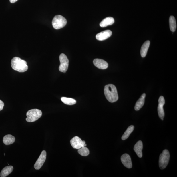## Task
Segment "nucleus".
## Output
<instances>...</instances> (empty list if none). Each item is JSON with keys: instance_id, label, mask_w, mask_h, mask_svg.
Segmentation results:
<instances>
[{"instance_id": "obj_1", "label": "nucleus", "mask_w": 177, "mask_h": 177, "mask_svg": "<svg viewBox=\"0 0 177 177\" xmlns=\"http://www.w3.org/2000/svg\"><path fill=\"white\" fill-rule=\"evenodd\" d=\"M104 93L106 99L110 102H115L118 99L117 89L113 84H109L105 86L104 88Z\"/></svg>"}, {"instance_id": "obj_2", "label": "nucleus", "mask_w": 177, "mask_h": 177, "mask_svg": "<svg viewBox=\"0 0 177 177\" xmlns=\"http://www.w3.org/2000/svg\"><path fill=\"white\" fill-rule=\"evenodd\" d=\"M11 65L15 71L20 73H23L28 70V66L27 62L19 57H13L11 60Z\"/></svg>"}, {"instance_id": "obj_3", "label": "nucleus", "mask_w": 177, "mask_h": 177, "mask_svg": "<svg viewBox=\"0 0 177 177\" xmlns=\"http://www.w3.org/2000/svg\"><path fill=\"white\" fill-rule=\"evenodd\" d=\"M42 112L41 110L38 109L30 110L27 112L26 120L29 122H35L41 117Z\"/></svg>"}, {"instance_id": "obj_4", "label": "nucleus", "mask_w": 177, "mask_h": 177, "mask_svg": "<svg viewBox=\"0 0 177 177\" xmlns=\"http://www.w3.org/2000/svg\"><path fill=\"white\" fill-rule=\"evenodd\" d=\"M170 158L169 152L167 150H163L162 153L160 154L159 158V167L161 169H164L168 164Z\"/></svg>"}, {"instance_id": "obj_5", "label": "nucleus", "mask_w": 177, "mask_h": 177, "mask_svg": "<svg viewBox=\"0 0 177 177\" xmlns=\"http://www.w3.org/2000/svg\"><path fill=\"white\" fill-rule=\"evenodd\" d=\"M67 23L66 19L60 15H56L54 17L52 22L53 27L57 30L64 27Z\"/></svg>"}, {"instance_id": "obj_6", "label": "nucleus", "mask_w": 177, "mask_h": 177, "mask_svg": "<svg viewBox=\"0 0 177 177\" xmlns=\"http://www.w3.org/2000/svg\"><path fill=\"white\" fill-rule=\"evenodd\" d=\"M60 65L59 70L60 72L65 73L68 70L69 61L66 55L64 53H62L59 57Z\"/></svg>"}, {"instance_id": "obj_7", "label": "nucleus", "mask_w": 177, "mask_h": 177, "mask_svg": "<svg viewBox=\"0 0 177 177\" xmlns=\"http://www.w3.org/2000/svg\"><path fill=\"white\" fill-rule=\"evenodd\" d=\"M70 143L73 148L78 150L81 147H86L87 146L85 142L82 141L81 139L77 136L73 137L71 140Z\"/></svg>"}, {"instance_id": "obj_8", "label": "nucleus", "mask_w": 177, "mask_h": 177, "mask_svg": "<svg viewBox=\"0 0 177 177\" xmlns=\"http://www.w3.org/2000/svg\"><path fill=\"white\" fill-rule=\"evenodd\" d=\"M165 104V100L164 97L161 96L158 99V111L159 117L162 120L164 119L165 113L163 106Z\"/></svg>"}, {"instance_id": "obj_9", "label": "nucleus", "mask_w": 177, "mask_h": 177, "mask_svg": "<svg viewBox=\"0 0 177 177\" xmlns=\"http://www.w3.org/2000/svg\"><path fill=\"white\" fill-rule=\"evenodd\" d=\"M46 159V152L43 150L41 152L39 157L37 159L34 165V168L36 170H39L41 168L45 162Z\"/></svg>"}, {"instance_id": "obj_10", "label": "nucleus", "mask_w": 177, "mask_h": 177, "mask_svg": "<svg viewBox=\"0 0 177 177\" xmlns=\"http://www.w3.org/2000/svg\"><path fill=\"white\" fill-rule=\"evenodd\" d=\"M121 161L124 166L130 169L132 167V164L130 156L128 154H125L121 156Z\"/></svg>"}, {"instance_id": "obj_11", "label": "nucleus", "mask_w": 177, "mask_h": 177, "mask_svg": "<svg viewBox=\"0 0 177 177\" xmlns=\"http://www.w3.org/2000/svg\"><path fill=\"white\" fill-rule=\"evenodd\" d=\"M93 64L98 69L104 70L108 68V64L105 60L100 59H95L93 60Z\"/></svg>"}, {"instance_id": "obj_12", "label": "nucleus", "mask_w": 177, "mask_h": 177, "mask_svg": "<svg viewBox=\"0 0 177 177\" xmlns=\"http://www.w3.org/2000/svg\"><path fill=\"white\" fill-rule=\"evenodd\" d=\"M112 35V31L106 30L98 33L96 35V38L99 41H103L110 37Z\"/></svg>"}, {"instance_id": "obj_13", "label": "nucleus", "mask_w": 177, "mask_h": 177, "mask_svg": "<svg viewBox=\"0 0 177 177\" xmlns=\"http://www.w3.org/2000/svg\"><path fill=\"white\" fill-rule=\"evenodd\" d=\"M143 143L142 141H138L134 145V149L136 153L139 157L141 158L142 156V150L143 149Z\"/></svg>"}, {"instance_id": "obj_14", "label": "nucleus", "mask_w": 177, "mask_h": 177, "mask_svg": "<svg viewBox=\"0 0 177 177\" xmlns=\"http://www.w3.org/2000/svg\"><path fill=\"white\" fill-rule=\"evenodd\" d=\"M115 22V20L113 17H108L106 18L100 22V26L102 27H105L107 26L112 25Z\"/></svg>"}, {"instance_id": "obj_15", "label": "nucleus", "mask_w": 177, "mask_h": 177, "mask_svg": "<svg viewBox=\"0 0 177 177\" xmlns=\"http://www.w3.org/2000/svg\"><path fill=\"white\" fill-rule=\"evenodd\" d=\"M145 97L146 94H143L137 102H136L135 106H134V109L135 110H139L143 106L144 104Z\"/></svg>"}, {"instance_id": "obj_16", "label": "nucleus", "mask_w": 177, "mask_h": 177, "mask_svg": "<svg viewBox=\"0 0 177 177\" xmlns=\"http://www.w3.org/2000/svg\"><path fill=\"white\" fill-rule=\"evenodd\" d=\"M150 44V42L149 40H147L143 44L140 50L141 55L142 57H145L146 55Z\"/></svg>"}, {"instance_id": "obj_17", "label": "nucleus", "mask_w": 177, "mask_h": 177, "mask_svg": "<svg viewBox=\"0 0 177 177\" xmlns=\"http://www.w3.org/2000/svg\"><path fill=\"white\" fill-rule=\"evenodd\" d=\"M13 169V167L12 166H9L4 167L1 172L0 176L1 177L7 176L12 172Z\"/></svg>"}, {"instance_id": "obj_18", "label": "nucleus", "mask_w": 177, "mask_h": 177, "mask_svg": "<svg viewBox=\"0 0 177 177\" xmlns=\"http://www.w3.org/2000/svg\"><path fill=\"white\" fill-rule=\"evenodd\" d=\"M15 138L14 136L8 134L4 136L3 138V142L4 144L7 145L13 144L15 142Z\"/></svg>"}, {"instance_id": "obj_19", "label": "nucleus", "mask_w": 177, "mask_h": 177, "mask_svg": "<svg viewBox=\"0 0 177 177\" xmlns=\"http://www.w3.org/2000/svg\"><path fill=\"white\" fill-rule=\"evenodd\" d=\"M169 22L170 30L172 32H175L176 28V20L174 17L173 16L170 17Z\"/></svg>"}, {"instance_id": "obj_20", "label": "nucleus", "mask_w": 177, "mask_h": 177, "mask_svg": "<svg viewBox=\"0 0 177 177\" xmlns=\"http://www.w3.org/2000/svg\"><path fill=\"white\" fill-rule=\"evenodd\" d=\"M134 126L133 125H131L127 129L126 131L122 136V140H125L128 138L130 134L134 131Z\"/></svg>"}, {"instance_id": "obj_21", "label": "nucleus", "mask_w": 177, "mask_h": 177, "mask_svg": "<svg viewBox=\"0 0 177 177\" xmlns=\"http://www.w3.org/2000/svg\"><path fill=\"white\" fill-rule=\"evenodd\" d=\"M61 100L66 105H71L76 104V100L72 98L62 97Z\"/></svg>"}, {"instance_id": "obj_22", "label": "nucleus", "mask_w": 177, "mask_h": 177, "mask_svg": "<svg viewBox=\"0 0 177 177\" xmlns=\"http://www.w3.org/2000/svg\"><path fill=\"white\" fill-rule=\"evenodd\" d=\"M78 152L80 155L84 156H88L90 153L89 150L86 146L81 147L78 149Z\"/></svg>"}, {"instance_id": "obj_23", "label": "nucleus", "mask_w": 177, "mask_h": 177, "mask_svg": "<svg viewBox=\"0 0 177 177\" xmlns=\"http://www.w3.org/2000/svg\"><path fill=\"white\" fill-rule=\"evenodd\" d=\"M4 106L3 102L1 100H0V111H1L3 109Z\"/></svg>"}, {"instance_id": "obj_24", "label": "nucleus", "mask_w": 177, "mask_h": 177, "mask_svg": "<svg viewBox=\"0 0 177 177\" xmlns=\"http://www.w3.org/2000/svg\"><path fill=\"white\" fill-rule=\"evenodd\" d=\"M18 1V0H10V1L11 3H14L15 2H16Z\"/></svg>"}, {"instance_id": "obj_25", "label": "nucleus", "mask_w": 177, "mask_h": 177, "mask_svg": "<svg viewBox=\"0 0 177 177\" xmlns=\"http://www.w3.org/2000/svg\"><path fill=\"white\" fill-rule=\"evenodd\" d=\"M4 156H5V154H4Z\"/></svg>"}]
</instances>
